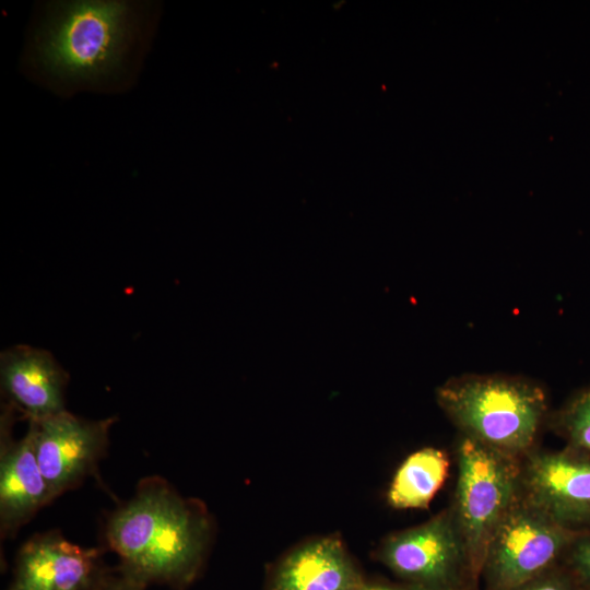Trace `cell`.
Returning a JSON list of instances; mask_svg holds the SVG:
<instances>
[{"label": "cell", "instance_id": "cell-1", "mask_svg": "<svg viewBox=\"0 0 590 590\" xmlns=\"http://www.w3.org/2000/svg\"><path fill=\"white\" fill-rule=\"evenodd\" d=\"M105 536L123 575L145 586L162 583L181 590L204 563L212 521L199 500L181 496L160 476H150L110 514Z\"/></svg>", "mask_w": 590, "mask_h": 590}, {"label": "cell", "instance_id": "cell-2", "mask_svg": "<svg viewBox=\"0 0 590 590\" xmlns=\"http://www.w3.org/2000/svg\"><path fill=\"white\" fill-rule=\"evenodd\" d=\"M436 401L460 435L517 459L536 448L552 413L546 389L522 376H455L436 389Z\"/></svg>", "mask_w": 590, "mask_h": 590}, {"label": "cell", "instance_id": "cell-3", "mask_svg": "<svg viewBox=\"0 0 590 590\" xmlns=\"http://www.w3.org/2000/svg\"><path fill=\"white\" fill-rule=\"evenodd\" d=\"M133 14L127 2H58L35 46L42 69L63 82H99L116 74L125 59Z\"/></svg>", "mask_w": 590, "mask_h": 590}, {"label": "cell", "instance_id": "cell-4", "mask_svg": "<svg viewBox=\"0 0 590 590\" xmlns=\"http://www.w3.org/2000/svg\"><path fill=\"white\" fill-rule=\"evenodd\" d=\"M458 479L449 506L480 579L492 535L520 495L521 460L459 436Z\"/></svg>", "mask_w": 590, "mask_h": 590}, {"label": "cell", "instance_id": "cell-5", "mask_svg": "<svg viewBox=\"0 0 590 590\" xmlns=\"http://www.w3.org/2000/svg\"><path fill=\"white\" fill-rule=\"evenodd\" d=\"M375 558L408 590H473L476 577L450 508L387 535Z\"/></svg>", "mask_w": 590, "mask_h": 590}, {"label": "cell", "instance_id": "cell-6", "mask_svg": "<svg viewBox=\"0 0 590 590\" xmlns=\"http://www.w3.org/2000/svg\"><path fill=\"white\" fill-rule=\"evenodd\" d=\"M579 531L519 495L488 543L480 576L484 589L510 590L560 565Z\"/></svg>", "mask_w": 590, "mask_h": 590}, {"label": "cell", "instance_id": "cell-7", "mask_svg": "<svg viewBox=\"0 0 590 590\" xmlns=\"http://www.w3.org/2000/svg\"><path fill=\"white\" fill-rule=\"evenodd\" d=\"M116 420L115 416L86 420L66 410L28 422L37 461L52 499L95 474Z\"/></svg>", "mask_w": 590, "mask_h": 590}, {"label": "cell", "instance_id": "cell-8", "mask_svg": "<svg viewBox=\"0 0 590 590\" xmlns=\"http://www.w3.org/2000/svg\"><path fill=\"white\" fill-rule=\"evenodd\" d=\"M520 496L566 528H590V456L535 448L521 460Z\"/></svg>", "mask_w": 590, "mask_h": 590}, {"label": "cell", "instance_id": "cell-9", "mask_svg": "<svg viewBox=\"0 0 590 590\" xmlns=\"http://www.w3.org/2000/svg\"><path fill=\"white\" fill-rule=\"evenodd\" d=\"M106 573L99 548L81 547L59 531H47L21 546L5 590H92Z\"/></svg>", "mask_w": 590, "mask_h": 590}, {"label": "cell", "instance_id": "cell-10", "mask_svg": "<svg viewBox=\"0 0 590 590\" xmlns=\"http://www.w3.org/2000/svg\"><path fill=\"white\" fill-rule=\"evenodd\" d=\"M15 411L2 404L0 417V532L12 538L52 498L40 471L32 428L15 439Z\"/></svg>", "mask_w": 590, "mask_h": 590}, {"label": "cell", "instance_id": "cell-11", "mask_svg": "<svg viewBox=\"0 0 590 590\" xmlns=\"http://www.w3.org/2000/svg\"><path fill=\"white\" fill-rule=\"evenodd\" d=\"M68 373L54 355L31 345H13L0 354V386L4 403L28 422L66 411Z\"/></svg>", "mask_w": 590, "mask_h": 590}, {"label": "cell", "instance_id": "cell-12", "mask_svg": "<svg viewBox=\"0 0 590 590\" xmlns=\"http://www.w3.org/2000/svg\"><path fill=\"white\" fill-rule=\"evenodd\" d=\"M358 565L338 535L306 540L269 569L266 590H362Z\"/></svg>", "mask_w": 590, "mask_h": 590}, {"label": "cell", "instance_id": "cell-13", "mask_svg": "<svg viewBox=\"0 0 590 590\" xmlns=\"http://www.w3.org/2000/svg\"><path fill=\"white\" fill-rule=\"evenodd\" d=\"M448 471L449 458L444 450L424 447L414 451L396 471L387 493L388 504L396 509L427 508Z\"/></svg>", "mask_w": 590, "mask_h": 590}, {"label": "cell", "instance_id": "cell-14", "mask_svg": "<svg viewBox=\"0 0 590 590\" xmlns=\"http://www.w3.org/2000/svg\"><path fill=\"white\" fill-rule=\"evenodd\" d=\"M548 426L564 439L566 448L590 456V384L552 411Z\"/></svg>", "mask_w": 590, "mask_h": 590}, {"label": "cell", "instance_id": "cell-15", "mask_svg": "<svg viewBox=\"0 0 590 590\" xmlns=\"http://www.w3.org/2000/svg\"><path fill=\"white\" fill-rule=\"evenodd\" d=\"M578 586L590 588V528L580 530L567 550L563 563Z\"/></svg>", "mask_w": 590, "mask_h": 590}, {"label": "cell", "instance_id": "cell-16", "mask_svg": "<svg viewBox=\"0 0 590 590\" xmlns=\"http://www.w3.org/2000/svg\"><path fill=\"white\" fill-rule=\"evenodd\" d=\"M510 590H580V587L568 569L560 564Z\"/></svg>", "mask_w": 590, "mask_h": 590}, {"label": "cell", "instance_id": "cell-17", "mask_svg": "<svg viewBox=\"0 0 590 590\" xmlns=\"http://www.w3.org/2000/svg\"><path fill=\"white\" fill-rule=\"evenodd\" d=\"M146 586L123 575L120 570L117 576L108 571L92 590H145Z\"/></svg>", "mask_w": 590, "mask_h": 590}, {"label": "cell", "instance_id": "cell-18", "mask_svg": "<svg viewBox=\"0 0 590 590\" xmlns=\"http://www.w3.org/2000/svg\"><path fill=\"white\" fill-rule=\"evenodd\" d=\"M362 590H408L404 587H397L386 583H377V582H369L366 581Z\"/></svg>", "mask_w": 590, "mask_h": 590}, {"label": "cell", "instance_id": "cell-19", "mask_svg": "<svg viewBox=\"0 0 590 590\" xmlns=\"http://www.w3.org/2000/svg\"><path fill=\"white\" fill-rule=\"evenodd\" d=\"M580 590H590V588H587V589H582V588H580Z\"/></svg>", "mask_w": 590, "mask_h": 590}]
</instances>
